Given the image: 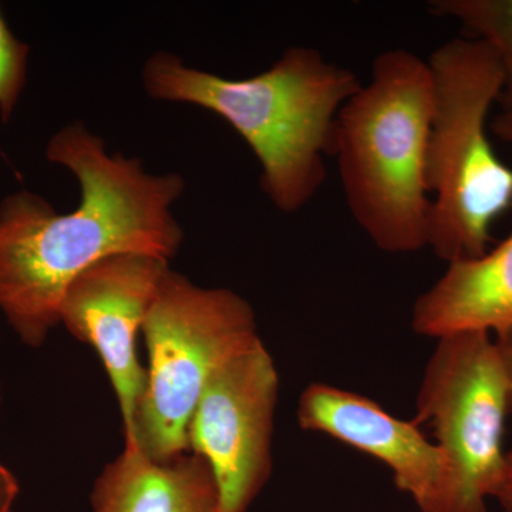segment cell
Instances as JSON below:
<instances>
[{"label":"cell","instance_id":"cell-16","mask_svg":"<svg viewBox=\"0 0 512 512\" xmlns=\"http://www.w3.org/2000/svg\"><path fill=\"white\" fill-rule=\"evenodd\" d=\"M504 511H512V448L505 453L503 477L494 494Z\"/></svg>","mask_w":512,"mask_h":512},{"label":"cell","instance_id":"cell-1","mask_svg":"<svg viewBox=\"0 0 512 512\" xmlns=\"http://www.w3.org/2000/svg\"><path fill=\"white\" fill-rule=\"evenodd\" d=\"M46 157L76 177V210L60 214L25 190L0 202V312L32 349L60 325L64 293L84 271L117 254L170 261L184 242L173 214L183 175L150 174L138 158L110 154L82 123L57 131Z\"/></svg>","mask_w":512,"mask_h":512},{"label":"cell","instance_id":"cell-12","mask_svg":"<svg viewBox=\"0 0 512 512\" xmlns=\"http://www.w3.org/2000/svg\"><path fill=\"white\" fill-rule=\"evenodd\" d=\"M437 15L458 19L473 39L481 40L500 57L505 70V89L498 103L512 107V0H440Z\"/></svg>","mask_w":512,"mask_h":512},{"label":"cell","instance_id":"cell-8","mask_svg":"<svg viewBox=\"0 0 512 512\" xmlns=\"http://www.w3.org/2000/svg\"><path fill=\"white\" fill-rule=\"evenodd\" d=\"M170 261L146 254H117L97 262L67 288L60 325L99 355L116 394L123 436L133 427L147 387L138 336L156 301Z\"/></svg>","mask_w":512,"mask_h":512},{"label":"cell","instance_id":"cell-11","mask_svg":"<svg viewBox=\"0 0 512 512\" xmlns=\"http://www.w3.org/2000/svg\"><path fill=\"white\" fill-rule=\"evenodd\" d=\"M414 332L439 340L463 332L501 335L512 326V232L480 258L448 264L414 303Z\"/></svg>","mask_w":512,"mask_h":512},{"label":"cell","instance_id":"cell-18","mask_svg":"<svg viewBox=\"0 0 512 512\" xmlns=\"http://www.w3.org/2000/svg\"><path fill=\"white\" fill-rule=\"evenodd\" d=\"M3 393H2V380H0V406H2Z\"/></svg>","mask_w":512,"mask_h":512},{"label":"cell","instance_id":"cell-7","mask_svg":"<svg viewBox=\"0 0 512 512\" xmlns=\"http://www.w3.org/2000/svg\"><path fill=\"white\" fill-rule=\"evenodd\" d=\"M279 375L264 342L211 377L188 426V447L210 463L220 512H247L271 478Z\"/></svg>","mask_w":512,"mask_h":512},{"label":"cell","instance_id":"cell-15","mask_svg":"<svg viewBox=\"0 0 512 512\" xmlns=\"http://www.w3.org/2000/svg\"><path fill=\"white\" fill-rule=\"evenodd\" d=\"M495 348L503 365L505 380H507L508 410L512 413V326L501 335L495 336Z\"/></svg>","mask_w":512,"mask_h":512},{"label":"cell","instance_id":"cell-3","mask_svg":"<svg viewBox=\"0 0 512 512\" xmlns=\"http://www.w3.org/2000/svg\"><path fill=\"white\" fill-rule=\"evenodd\" d=\"M434 111L429 62L392 49L376 57L370 82L336 119L332 156L350 214L390 254L429 247L426 161Z\"/></svg>","mask_w":512,"mask_h":512},{"label":"cell","instance_id":"cell-17","mask_svg":"<svg viewBox=\"0 0 512 512\" xmlns=\"http://www.w3.org/2000/svg\"><path fill=\"white\" fill-rule=\"evenodd\" d=\"M490 127L495 137L512 146V107L503 109L498 116H495Z\"/></svg>","mask_w":512,"mask_h":512},{"label":"cell","instance_id":"cell-4","mask_svg":"<svg viewBox=\"0 0 512 512\" xmlns=\"http://www.w3.org/2000/svg\"><path fill=\"white\" fill-rule=\"evenodd\" d=\"M436 111L427 150L429 247L443 261L480 258L491 228L512 208V170L488 138V114L505 89L497 53L456 37L431 53Z\"/></svg>","mask_w":512,"mask_h":512},{"label":"cell","instance_id":"cell-10","mask_svg":"<svg viewBox=\"0 0 512 512\" xmlns=\"http://www.w3.org/2000/svg\"><path fill=\"white\" fill-rule=\"evenodd\" d=\"M93 512H220V488L200 454L147 457L133 441L104 466L90 494Z\"/></svg>","mask_w":512,"mask_h":512},{"label":"cell","instance_id":"cell-6","mask_svg":"<svg viewBox=\"0 0 512 512\" xmlns=\"http://www.w3.org/2000/svg\"><path fill=\"white\" fill-rule=\"evenodd\" d=\"M417 424L429 423L460 485L464 512H488L505 464L507 380L487 332H463L437 340L416 403Z\"/></svg>","mask_w":512,"mask_h":512},{"label":"cell","instance_id":"cell-5","mask_svg":"<svg viewBox=\"0 0 512 512\" xmlns=\"http://www.w3.org/2000/svg\"><path fill=\"white\" fill-rule=\"evenodd\" d=\"M147 387L124 441L154 460L183 454L202 392L225 363L261 342L251 303L187 276H164L146 322Z\"/></svg>","mask_w":512,"mask_h":512},{"label":"cell","instance_id":"cell-9","mask_svg":"<svg viewBox=\"0 0 512 512\" xmlns=\"http://www.w3.org/2000/svg\"><path fill=\"white\" fill-rule=\"evenodd\" d=\"M296 417L302 430L326 434L386 464L420 512H464L453 463L416 421L397 419L369 397L323 383L303 390Z\"/></svg>","mask_w":512,"mask_h":512},{"label":"cell","instance_id":"cell-19","mask_svg":"<svg viewBox=\"0 0 512 512\" xmlns=\"http://www.w3.org/2000/svg\"><path fill=\"white\" fill-rule=\"evenodd\" d=\"M504 512H512V511H504Z\"/></svg>","mask_w":512,"mask_h":512},{"label":"cell","instance_id":"cell-13","mask_svg":"<svg viewBox=\"0 0 512 512\" xmlns=\"http://www.w3.org/2000/svg\"><path fill=\"white\" fill-rule=\"evenodd\" d=\"M29 46L13 35L0 10V117L9 123L28 77Z\"/></svg>","mask_w":512,"mask_h":512},{"label":"cell","instance_id":"cell-2","mask_svg":"<svg viewBox=\"0 0 512 512\" xmlns=\"http://www.w3.org/2000/svg\"><path fill=\"white\" fill-rule=\"evenodd\" d=\"M143 84L151 99L194 104L227 121L258 158L262 191L285 214L301 211L322 187L339 111L362 86L352 70L302 46L238 80L156 52L144 64Z\"/></svg>","mask_w":512,"mask_h":512},{"label":"cell","instance_id":"cell-14","mask_svg":"<svg viewBox=\"0 0 512 512\" xmlns=\"http://www.w3.org/2000/svg\"><path fill=\"white\" fill-rule=\"evenodd\" d=\"M19 493L18 478L5 464L0 463V512H15Z\"/></svg>","mask_w":512,"mask_h":512}]
</instances>
